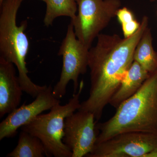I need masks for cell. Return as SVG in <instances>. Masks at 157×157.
Returning a JSON list of instances; mask_svg holds the SVG:
<instances>
[{
	"label": "cell",
	"instance_id": "cell-1",
	"mask_svg": "<svg viewBox=\"0 0 157 157\" xmlns=\"http://www.w3.org/2000/svg\"><path fill=\"white\" fill-rule=\"evenodd\" d=\"M148 20L144 16L138 30L129 38L123 39L117 34L98 36L97 43L89 52V95L78 110L92 113L96 121L101 118L104 108L134 62L135 48L148 27Z\"/></svg>",
	"mask_w": 157,
	"mask_h": 157
},
{
	"label": "cell",
	"instance_id": "cell-2",
	"mask_svg": "<svg viewBox=\"0 0 157 157\" xmlns=\"http://www.w3.org/2000/svg\"><path fill=\"white\" fill-rule=\"evenodd\" d=\"M96 127L99 132L96 143L124 132L157 135V70L134 95L116 108L112 117Z\"/></svg>",
	"mask_w": 157,
	"mask_h": 157
},
{
	"label": "cell",
	"instance_id": "cell-3",
	"mask_svg": "<svg viewBox=\"0 0 157 157\" xmlns=\"http://www.w3.org/2000/svg\"><path fill=\"white\" fill-rule=\"evenodd\" d=\"M24 0H3L0 4V57L16 66L23 90L36 98L45 88L35 84L29 77L26 59L29 42L25 33L26 21L17 25V12Z\"/></svg>",
	"mask_w": 157,
	"mask_h": 157
},
{
	"label": "cell",
	"instance_id": "cell-4",
	"mask_svg": "<svg viewBox=\"0 0 157 157\" xmlns=\"http://www.w3.org/2000/svg\"><path fill=\"white\" fill-rule=\"evenodd\" d=\"M84 82L79 83L78 91L67 104H57L46 114H41L27 124L21 131L38 137L43 144L47 157H72V153L63 141L66 118L80 107V97Z\"/></svg>",
	"mask_w": 157,
	"mask_h": 157
},
{
	"label": "cell",
	"instance_id": "cell-5",
	"mask_svg": "<svg viewBox=\"0 0 157 157\" xmlns=\"http://www.w3.org/2000/svg\"><path fill=\"white\" fill-rule=\"evenodd\" d=\"M78 13L71 20L77 39L88 48L116 16L121 0H76Z\"/></svg>",
	"mask_w": 157,
	"mask_h": 157
},
{
	"label": "cell",
	"instance_id": "cell-6",
	"mask_svg": "<svg viewBox=\"0 0 157 157\" xmlns=\"http://www.w3.org/2000/svg\"><path fill=\"white\" fill-rule=\"evenodd\" d=\"M89 49L77 39L70 22L58 53L63 58V67L59 79L52 91L56 98L60 99L65 95L70 81L73 82V94L78 91L79 76L85 74L88 68Z\"/></svg>",
	"mask_w": 157,
	"mask_h": 157
},
{
	"label": "cell",
	"instance_id": "cell-7",
	"mask_svg": "<svg viewBox=\"0 0 157 157\" xmlns=\"http://www.w3.org/2000/svg\"><path fill=\"white\" fill-rule=\"evenodd\" d=\"M157 147V135L140 132L120 133L96 143L87 157H145Z\"/></svg>",
	"mask_w": 157,
	"mask_h": 157
},
{
	"label": "cell",
	"instance_id": "cell-8",
	"mask_svg": "<svg viewBox=\"0 0 157 157\" xmlns=\"http://www.w3.org/2000/svg\"><path fill=\"white\" fill-rule=\"evenodd\" d=\"M94 115L84 110L74 112L66 118L63 141L72 153V157H86L96 144Z\"/></svg>",
	"mask_w": 157,
	"mask_h": 157
},
{
	"label": "cell",
	"instance_id": "cell-9",
	"mask_svg": "<svg viewBox=\"0 0 157 157\" xmlns=\"http://www.w3.org/2000/svg\"><path fill=\"white\" fill-rule=\"evenodd\" d=\"M50 85L39 93L30 104H24L8 114L0 124V140L14 137L19 128L27 124L42 112L60 104Z\"/></svg>",
	"mask_w": 157,
	"mask_h": 157
},
{
	"label": "cell",
	"instance_id": "cell-10",
	"mask_svg": "<svg viewBox=\"0 0 157 157\" xmlns=\"http://www.w3.org/2000/svg\"><path fill=\"white\" fill-rule=\"evenodd\" d=\"M23 92L14 65L0 57V118L17 109Z\"/></svg>",
	"mask_w": 157,
	"mask_h": 157
},
{
	"label": "cell",
	"instance_id": "cell-11",
	"mask_svg": "<svg viewBox=\"0 0 157 157\" xmlns=\"http://www.w3.org/2000/svg\"><path fill=\"white\" fill-rule=\"evenodd\" d=\"M149 73L137 62L134 61L127 71L120 85L109 101V104L117 108L124 101L140 89L150 76Z\"/></svg>",
	"mask_w": 157,
	"mask_h": 157
},
{
	"label": "cell",
	"instance_id": "cell-12",
	"mask_svg": "<svg viewBox=\"0 0 157 157\" xmlns=\"http://www.w3.org/2000/svg\"><path fill=\"white\" fill-rule=\"evenodd\" d=\"M152 41L151 31L147 27L136 46L134 56V61L150 73L157 70V52L154 49Z\"/></svg>",
	"mask_w": 157,
	"mask_h": 157
},
{
	"label": "cell",
	"instance_id": "cell-13",
	"mask_svg": "<svg viewBox=\"0 0 157 157\" xmlns=\"http://www.w3.org/2000/svg\"><path fill=\"white\" fill-rule=\"evenodd\" d=\"M47 157L43 144L38 137L21 131L17 146L7 155L8 157Z\"/></svg>",
	"mask_w": 157,
	"mask_h": 157
},
{
	"label": "cell",
	"instance_id": "cell-14",
	"mask_svg": "<svg viewBox=\"0 0 157 157\" xmlns=\"http://www.w3.org/2000/svg\"><path fill=\"white\" fill-rule=\"evenodd\" d=\"M46 6L44 17V25L46 27L52 25L54 21L60 16L75 18L78 11L76 0H43Z\"/></svg>",
	"mask_w": 157,
	"mask_h": 157
},
{
	"label": "cell",
	"instance_id": "cell-15",
	"mask_svg": "<svg viewBox=\"0 0 157 157\" xmlns=\"http://www.w3.org/2000/svg\"><path fill=\"white\" fill-rule=\"evenodd\" d=\"M116 16L121 25L124 38L132 36L140 28V22L136 20L133 12L126 7L119 9Z\"/></svg>",
	"mask_w": 157,
	"mask_h": 157
},
{
	"label": "cell",
	"instance_id": "cell-16",
	"mask_svg": "<svg viewBox=\"0 0 157 157\" xmlns=\"http://www.w3.org/2000/svg\"><path fill=\"white\" fill-rule=\"evenodd\" d=\"M145 157H157V147L147 153Z\"/></svg>",
	"mask_w": 157,
	"mask_h": 157
},
{
	"label": "cell",
	"instance_id": "cell-17",
	"mask_svg": "<svg viewBox=\"0 0 157 157\" xmlns=\"http://www.w3.org/2000/svg\"><path fill=\"white\" fill-rule=\"evenodd\" d=\"M3 0H0V4H2V2Z\"/></svg>",
	"mask_w": 157,
	"mask_h": 157
},
{
	"label": "cell",
	"instance_id": "cell-18",
	"mask_svg": "<svg viewBox=\"0 0 157 157\" xmlns=\"http://www.w3.org/2000/svg\"><path fill=\"white\" fill-rule=\"evenodd\" d=\"M150 1H151V2H154L155 0H150Z\"/></svg>",
	"mask_w": 157,
	"mask_h": 157
},
{
	"label": "cell",
	"instance_id": "cell-19",
	"mask_svg": "<svg viewBox=\"0 0 157 157\" xmlns=\"http://www.w3.org/2000/svg\"><path fill=\"white\" fill-rule=\"evenodd\" d=\"M39 1H42V2H43V0H39Z\"/></svg>",
	"mask_w": 157,
	"mask_h": 157
}]
</instances>
